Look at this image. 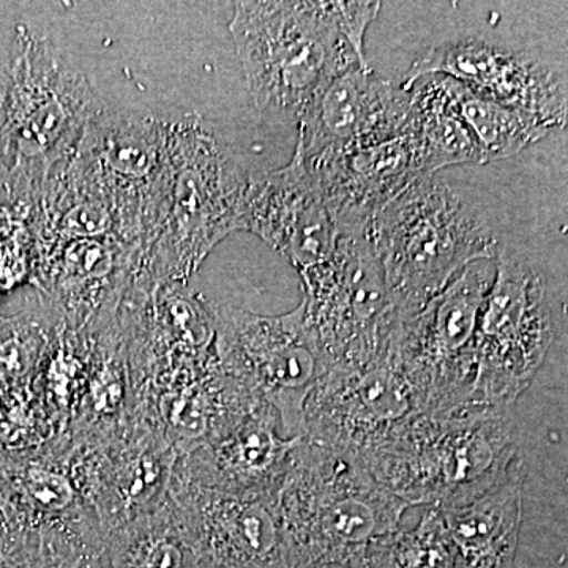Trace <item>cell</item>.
<instances>
[{"label":"cell","mask_w":568,"mask_h":568,"mask_svg":"<svg viewBox=\"0 0 568 568\" xmlns=\"http://www.w3.org/2000/svg\"><path fill=\"white\" fill-rule=\"evenodd\" d=\"M252 178L234 149L203 119L171 121L166 174L134 275L189 283L224 237L244 231Z\"/></svg>","instance_id":"cell-3"},{"label":"cell","mask_w":568,"mask_h":568,"mask_svg":"<svg viewBox=\"0 0 568 568\" xmlns=\"http://www.w3.org/2000/svg\"><path fill=\"white\" fill-rule=\"evenodd\" d=\"M381 2H235L230 32L254 106L298 122L336 78L369 69L365 33Z\"/></svg>","instance_id":"cell-1"},{"label":"cell","mask_w":568,"mask_h":568,"mask_svg":"<svg viewBox=\"0 0 568 568\" xmlns=\"http://www.w3.org/2000/svg\"><path fill=\"white\" fill-rule=\"evenodd\" d=\"M213 323L220 369L274 407L284 435L304 437L306 396L328 369L304 304L278 316L213 304Z\"/></svg>","instance_id":"cell-8"},{"label":"cell","mask_w":568,"mask_h":568,"mask_svg":"<svg viewBox=\"0 0 568 568\" xmlns=\"http://www.w3.org/2000/svg\"><path fill=\"white\" fill-rule=\"evenodd\" d=\"M373 568H457L454 545L436 507L413 529L399 528L368 545Z\"/></svg>","instance_id":"cell-25"},{"label":"cell","mask_w":568,"mask_h":568,"mask_svg":"<svg viewBox=\"0 0 568 568\" xmlns=\"http://www.w3.org/2000/svg\"><path fill=\"white\" fill-rule=\"evenodd\" d=\"M395 339V338H394ZM417 414L395 345L362 366H331L306 396L304 437L364 459Z\"/></svg>","instance_id":"cell-13"},{"label":"cell","mask_w":568,"mask_h":568,"mask_svg":"<svg viewBox=\"0 0 568 568\" xmlns=\"http://www.w3.org/2000/svg\"><path fill=\"white\" fill-rule=\"evenodd\" d=\"M244 231L256 234L301 272L334 253L338 227L301 160L267 174H253L246 193Z\"/></svg>","instance_id":"cell-18"},{"label":"cell","mask_w":568,"mask_h":568,"mask_svg":"<svg viewBox=\"0 0 568 568\" xmlns=\"http://www.w3.org/2000/svg\"><path fill=\"white\" fill-rule=\"evenodd\" d=\"M526 463L459 503L436 507L454 545L457 568H514L523 525Z\"/></svg>","instance_id":"cell-20"},{"label":"cell","mask_w":568,"mask_h":568,"mask_svg":"<svg viewBox=\"0 0 568 568\" xmlns=\"http://www.w3.org/2000/svg\"><path fill=\"white\" fill-rule=\"evenodd\" d=\"M510 410L469 403L437 416L414 414L362 462L409 507L459 503L525 459Z\"/></svg>","instance_id":"cell-4"},{"label":"cell","mask_w":568,"mask_h":568,"mask_svg":"<svg viewBox=\"0 0 568 568\" xmlns=\"http://www.w3.org/2000/svg\"><path fill=\"white\" fill-rule=\"evenodd\" d=\"M168 496L209 566L286 568L274 499L196 487L174 470Z\"/></svg>","instance_id":"cell-16"},{"label":"cell","mask_w":568,"mask_h":568,"mask_svg":"<svg viewBox=\"0 0 568 568\" xmlns=\"http://www.w3.org/2000/svg\"><path fill=\"white\" fill-rule=\"evenodd\" d=\"M301 440L284 435L278 413L260 399L203 446L179 455L174 473L196 487L275 500Z\"/></svg>","instance_id":"cell-15"},{"label":"cell","mask_w":568,"mask_h":568,"mask_svg":"<svg viewBox=\"0 0 568 568\" xmlns=\"http://www.w3.org/2000/svg\"><path fill=\"white\" fill-rule=\"evenodd\" d=\"M178 450L140 410L102 440H77L70 470L102 536L168 496Z\"/></svg>","instance_id":"cell-12"},{"label":"cell","mask_w":568,"mask_h":568,"mask_svg":"<svg viewBox=\"0 0 568 568\" xmlns=\"http://www.w3.org/2000/svg\"><path fill=\"white\" fill-rule=\"evenodd\" d=\"M432 74L452 78L485 99L537 115L552 130L566 125L562 82L529 55L477 39L444 41L410 65L402 85L407 89Z\"/></svg>","instance_id":"cell-14"},{"label":"cell","mask_w":568,"mask_h":568,"mask_svg":"<svg viewBox=\"0 0 568 568\" xmlns=\"http://www.w3.org/2000/svg\"><path fill=\"white\" fill-rule=\"evenodd\" d=\"M552 339L544 276L500 256L474 339V403L511 409L544 365Z\"/></svg>","instance_id":"cell-10"},{"label":"cell","mask_w":568,"mask_h":568,"mask_svg":"<svg viewBox=\"0 0 568 568\" xmlns=\"http://www.w3.org/2000/svg\"><path fill=\"white\" fill-rule=\"evenodd\" d=\"M448 85L480 145L485 163L511 159L552 132L537 115L485 99L452 78H448Z\"/></svg>","instance_id":"cell-23"},{"label":"cell","mask_w":568,"mask_h":568,"mask_svg":"<svg viewBox=\"0 0 568 568\" xmlns=\"http://www.w3.org/2000/svg\"><path fill=\"white\" fill-rule=\"evenodd\" d=\"M298 160L323 194L339 235L369 233L376 216L424 179L407 134L368 148Z\"/></svg>","instance_id":"cell-19"},{"label":"cell","mask_w":568,"mask_h":568,"mask_svg":"<svg viewBox=\"0 0 568 568\" xmlns=\"http://www.w3.org/2000/svg\"><path fill=\"white\" fill-rule=\"evenodd\" d=\"M95 560L99 568H201L204 564L170 496L108 530Z\"/></svg>","instance_id":"cell-22"},{"label":"cell","mask_w":568,"mask_h":568,"mask_svg":"<svg viewBox=\"0 0 568 568\" xmlns=\"http://www.w3.org/2000/svg\"><path fill=\"white\" fill-rule=\"evenodd\" d=\"M366 548L368 547L338 549L297 568H373Z\"/></svg>","instance_id":"cell-26"},{"label":"cell","mask_w":568,"mask_h":568,"mask_svg":"<svg viewBox=\"0 0 568 568\" xmlns=\"http://www.w3.org/2000/svg\"><path fill=\"white\" fill-rule=\"evenodd\" d=\"M0 568H99L91 549L59 530L32 529L0 511Z\"/></svg>","instance_id":"cell-24"},{"label":"cell","mask_w":568,"mask_h":568,"mask_svg":"<svg viewBox=\"0 0 568 568\" xmlns=\"http://www.w3.org/2000/svg\"><path fill=\"white\" fill-rule=\"evenodd\" d=\"M305 320L328 368L387 353L398 315L369 233L342 234L324 263L301 272Z\"/></svg>","instance_id":"cell-7"},{"label":"cell","mask_w":568,"mask_h":568,"mask_svg":"<svg viewBox=\"0 0 568 568\" xmlns=\"http://www.w3.org/2000/svg\"><path fill=\"white\" fill-rule=\"evenodd\" d=\"M489 263L470 264L420 312L398 321L395 353L417 413L437 416L474 403V339L495 278Z\"/></svg>","instance_id":"cell-9"},{"label":"cell","mask_w":568,"mask_h":568,"mask_svg":"<svg viewBox=\"0 0 568 568\" xmlns=\"http://www.w3.org/2000/svg\"><path fill=\"white\" fill-rule=\"evenodd\" d=\"M406 91L410 93L406 134L422 178H435L437 171L457 164L485 163L480 145L458 110L447 77L420 78Z\"/></svg>","instance_id":"cell-21"},{"label":"cell","mask_w":568,"mask_h":568,"mask_svg":"<svg viewBox=\"0 0 568 568\" xmlns=\"http://www.w3.org/2000/svg\"><path fill=\"white\" fill-rule=\"evenodd\" d=\"M398 321L416 315L477 261L499 256L497 239L452 186L420 179L369 227Z\"/></svg>","instance_id":"cell-6"},{"label":"cell","mask_w":568,"mask_h":568,"mask_svg":"<svg viewBox=\"0 0 568 568\" xmlns=\"http://www.w3.org/2000/svg\"><path fill=\"white\" fill-rule=\"evenodd\" d=\"M170 138L171 121L103 108L70 163L108 201L122 237L141 254L166 174Z\"/></svg>","instance_id":"cell-11"},{"label":"cell","mask_w":568,"mask_h":568,"mask_svg":"<svg viewBox=\"0 0 568 568\" xmlns=\"http://www.w3.org/2000/svg\"><path fill=\"white\" fill-rule=\"evenodd\" d=\"M103 108L50 37L18 29L0 51V190L32 209L69 168Z\"/></svg>","instance_id":"cell-2"},{"label":"cell","mask_w":568,"mask_h":568,"mask_svg":"<svg viewBox=\"0 0 568 568\" xmlns=\"http://www.w3.org/2000/svg\"><path fill=\"white\" fill-rule=\"evenodd\" d=\"M409 508L361 458L302 437L275 497L286 568L396 532Z\"/></svg>","instance_id":"cell-5"},{"label":"cell","mask_w":568,"mask_h":568,"mask_svg":"<svg viewBox=\"0 0 568 568\" xmlns=\"http://www.w3.org/2000/svg\"><path fill=\"white\" fill-rule=\"evenodd\" d=\"M201 568H216V567L209 566V564H207V562H204V564H203V567H201Z\"/></svg>","instance_id":"cell-27"},{"label":"cell","mask_w":568,"mask_h":568,"mask_svg":"<svg viewBox=\"0 0 568 568\" xmlns=\"http://www.w3.org/2000/svg\"><path fill=\"white\" fill-rule=\"evenodd\" d=\"M410 93L403 85L354 69L332 81L298 119L295 156L368 148L406 134Z\"/></svg>","instance_id":"cell-17"}]
</instances>
